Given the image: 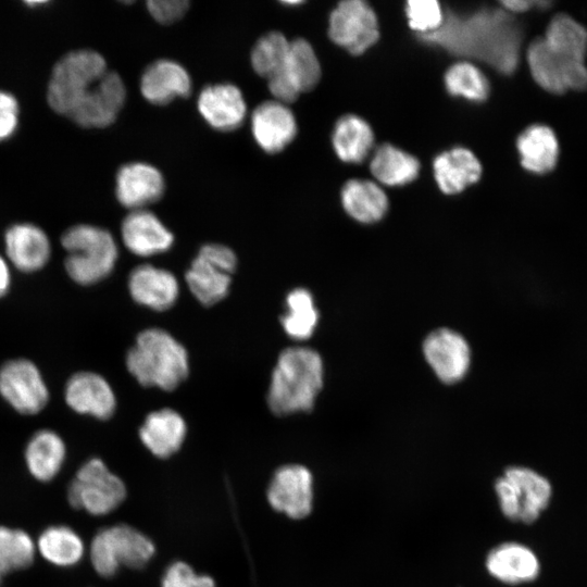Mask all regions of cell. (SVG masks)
Masks as SVG:
<instances>
[{
    "label": "cell",
    "mask_w": 587,
    "mask_h": 587,
    "mask_svg": "<svg viewBox=\"0 0 587 587\" xmlns=\"http://www.w3.org/2000/svg\"><path fill=\"white\" fill-rule=\"evenodd\" d=\"M422 350L426 362L442 383L460 382L470 369V346L461 334L450 328H438L428 334Z\"/></svg>",
    "instance_id": "5bb4252c"
},
{
    "label": "cell",
    "mask_w": 587,
    "mask_h": 587,
    "mask_svg": "<svg viewBox=\"0 0 587 587\" xmlns=\"http://www.w3.org/2000/svg\"><path fill=\"white\" fill-rule=\"evenodd\" d=\"M154 554L155 545L150 537L122 523L98 530L88 549L92 569L104 578L115 575L122 566L141 570Z\"/></svg>",
    "instance_id": "5b68a950"
},
{
    "label": "cell",
    "mask_w": 587,
    "mask_h": 587,
    "mask_svg": "<svg viewBox=\"0 0 587 587\" xmlns=\"http://www.w3.org/2000/svg\"><path fill=\"white\" fill-rule=\"evenodd\" d=\"M486 566L494 577L507 584L530 582L539 573L535 553L516 542H505L494 548L487 557Z\"/></svg>",
    "instance_id": "cb8c5ba5"
},
{
    "label": "cell",
    "mask_w": 587,
    "mask_h": 587,
    "mask_svg": "<svg viewBox=\"0 0 587 587\" xmlns=\"http://www.w3.org/2000/svg\"><path fill=\"white\" fill-rule=\"evenodd\" d=\"M121 235L125 247L138 257H151L167 251L173 234L152 212L130 211L122 222Z\"/></svg>",
    "instance_id": "44dd1931"
},
{
    "label": "cell",
    "mask_w": 587,
    "mask_h": 587,
    "mask_svg": "<svg viewBox=\"0 0 587 587\" xmlns=\"http://www.w3.org/2000/svg\"><path fill=\"white\" fill-rule=\"evenodd\" d=\"M373 132L369 124L355 115H345L335 126L333 146L345 162H362L373 146Z\"/></svg>",
    "instance_id": "f546056e"
},
{
    "label": "cell",
    "mask_w": 587,
    "mask_h": 587,
    "mask_svg": "<svg viewBox=\"0 0 587 587\" xmlns=\"http://www.w3.org/2000/svg\"><path fill=\"white\" fill-rule=\"evenodd\" d=\"M405 13L410 27L423 36L437 32L444 24L441 8L434 0L408 1Z\"/></svg>",
    "instance_id": "74e56055"
},
{
    "label": "cell",
    "mask_w": 587,
    "mask_h": 587,
    "mask_svg": "<svg viewBox=\"0 0 587 587\" xmlns=\"http://www.w3.org/2000/svg\"><path fill=\"white\" fill-rule=\"evenodd\" d=\"M1 576H2V575L0 574V584H1Z\"/></svg>",
    "instance_id": "ee69618b"
},
{
    "label": "cell",
    "mask_w": 587,
    "mask_h": 587,
    "mask_svg": "<svg viewBox=\"0 0 587 587\" xmlns=\"http://www.w3.org/2000/svg\"><path fill=\"white\" fill-rule=\"evenodd\" d=\"M0 395L18 413L40 412L49 400V391L36 364L13 359L0 367Z\"/></svg>",
    "instance_id": "8fae6325"
},
{
    "label": "cell",
    "mask_w": 587,
    "mask_h": 587,
    "mask_svg": "<svg viewBox=\"0 0 587 587\" xmlns=\"http://www.w3.org/2000/svg\"><path fill=\"white\" fill-rule=\"evenodd\" d=\"M140 90L150 103L165 105L176 98L187 97L191 90V79L179 63L158 60L142 73Z\"/></svg>",
    "instance_id": "603a6c76"
},
{
    "label": "cell",
    "mask_w": 587,
    "mask_h": 587,
    "mask_svg": "<svg viewBox=\"0 0 587 587\" xmlns=\"http://www.w3.org/2000/svg\"><path fill=\"white\" fill-rule=\"evenodd\" d=\"M165 188L161 172L142 162H132L120 167L115 177V196L129 209L142 210L158 201Z\"/></svg>",
    "instance_id": "9a60e30c"
},
{
    "label": "cell",
    "mask_w": 587,
    "mask_h": 587,
    "mask_svg": "<svg viewBox=\"0 0 587 587\" xmlns=\"http://www.w3.org/2000/svg\"><path fill=\"white\" fill-rule=\"evenodd\" d=\"M37 552L36 541L24 529L0 525V574L29 566Z\"/></svg>",
    "instance_id": "e575fe53"
},
{
    "label": "cell",
    "mask_w": 587,
    "mask_h": 587,
    "mask_svg": "<svg viewBox=\"0 0 587 587\" xmlns=\"http://www.w3.org/2000/svg\"><path fill=\"white\" fill-rule=\"evenodd\" d=\"M187 424L175 410L163 408L149 413L139 428V439L155 458L167 459L183 446Z\"/></svg>",
    "instance_id": "7402d4cb"
},
{
    "label": "cell",
    "mask_w": 587,
    "mask_h": 587,
    "mask_svg": "<svg viewBox=\"0 0 587 587\" xmlns=\"http://www.w3.org/2000/svg\"><path fill=\"white\" fill-rule=\"evenodd\" d=\"M65 402L79 414L99 420L110 419L116 408V398L104 377L93 372H78L70 377L64 391Z\"/></svg>",
    "instance_id": "2e32d148"
},
{
    "label": "cell",
    "mask_w": 587,
    "mask_h": 587,
    "mask_svg": "<svg viewBox=\"0 0 587 587\" xmlns=\"http://www.w3.org/2000/svg\"><path fill=\"white\" fill-rule=\"evenodd\" d=\"M282 72L299 93L313 89L321 78L319 59L304 39L290 41L288 57Z\"/></svg>",
    "instance_id": "836d02e7"
},
{
    "label": "cell",
    "mask_w": 587,
    "mask_h": 587,
    "mask_svg": "<svg viewBox=\"0 0 587 587\" xmlns=\"http://www.w3.org/2000/svg\"><path fill=\"white\" fill-rule=\"evenodd\" d=\"M330 39L352 54H361L379 37L373 9L361 0L340 2L329 17Z\"/></svg>",
    "instance_id": "7c38bea8"
},
{
    "label": "cell",
    "mask_w": 587,
    "mask_h": 587,
    "mask_svg": "<svg viewBox=\"0 0 587 587\" xmlns=\"http://www.w3.org/2000/svg\"><path fill=\"white\" fill-rule=\"evenodd\" d=\"M526 60L535 82L546 91L562 95L569 90L587 88L585 62L570 60L553 51L541 38L528 47Z\"/></svg>",
    "instance_id": "9c48e42d"
},
{
    "label": "cell",
    "mask_w": 587,
    "mask_h": 587,
    "mask_svg": "<svg viewBox=\"0 0 587 587\" xmlns=\"http://www.w3.org/2000/svg\"><path fill=\"white\" fill-rule=\"evenodd\" d=\"M161 587H216L209 574H199L185 561H175L166 569L161 579Z\"/></svg>",
    "instance_id": "f35d334b"
},
{
    "label": "cell",
    "mask_w": 587,
    "mask_h": 587,
    "mask_svg": "<svg viewBox=\"0 0 587 587\" xmlns=\"http://www.w3.org/2000/svg\"><path fill=\"white\" fill-rule=\"evenodd\" d=\"M126 497L124 480L99 458L88 459L80 465L66 492L71 507L93 516L112 513Z\"/></svg>",
    "instance_id": "8992f818"
},
{
    "label": "cell",
    "mask_w": 587,
    "mask_h": 587,
    "mask_svg": "<svg viewBox=\"0 0 587 587\" xmlns=\"http://www.w3.org/2000/svg\"><path fill=\"white\" fill-rule=\"evenodd\" d=\"M435 177L445 193H457L476 183L482 174L477 158L467 149L454 148L434 161Z\"/></svg>",
    "instance_id": "4316f807"
},
{
    "label": "cell",
    "mask_w": 587,
    "mask_h": 587,
    "mask_svg": "<svg viewBox=\"0 0 587 587\" xmlns=\"http://www.w3.org/2000/svg\"><path fill=\"white\" fill-rule=\"evenodd\" d=\"M419 161L411 154L391 146L383 145L371 161L373 175L383 184L400 186L416 178Z\"/></svg>",
    "instance_id": "1f68e13d"
},
{
    "label": "cell",
    "mask_w": 587,
    "mask_h": 587,
    "mask_svg": "<svg viewBox=\"0 0 587 587\" xmlns=\"http://www.w3.org/2000/svg\"><path fill=\"white\" fill-rule=\"evenodd\" d=\"M126 99L121 76L108 71L82 98L70 120L84 128H103L113 124Z\"/></svg>",
    "instance_id": "4fadbf2b"
},
{
    "label": "cell",
    "mask_w": 587,
    "mask_h": 587,
    "mask_svg": "<svg viewBox=\"0 0 587 587\" xmlns=\"http://www.w3.org/2000/svg\"><path fill=\"white\" fill-rule=\"evenodd\" d=\"M545 42L557 53L578 62L587 54V29L574 17L560 13L549 22Z\"/></svg>",
    "instance_id": "4dcf8cb0"
},
{
    "label": "cell",
    "mask_w": 587,
    "mask_h": 587,
    "mask_svg": "<svg viewBox=\"0 0 587 587\" xmlns=\"http://www.w3.org/2000/svg\"><path fill=\"white\" fill-rule=\"evenodd\" d=\"M126 367L140 385L168 391L188 376V353L168 332L148 328L129 348Z\"/></svg>",
    "instance_id": "7a4b0ae2"
},
{
    "label": "cell",
    "mask_w": 587,
    "mask_h": 587,
    "mask_svg": "<svg viewBox=\"0 0 587 587\" xmlns=\"http://www.w3.org/2000/svg\"><path fill=\"white\" fill-rule=\"evenodd\" d=\"M127 286L135 302L153 311L170 309L179 295V284L175 275L151 264L133 268Z\"/></svg>",
    "instance_id": "d6986e66"
},
{
    "label": "cell",
    "mask_w": 587,
    "mask_h": 587,
    "mask_svg": "<svg viewBox=\"0 0 587 587\" xmlns=\"http://www.w3.org/2000/svg\"><path fill=\"white\" fill-rule=\"evenodd\" d=\"M11 283V274L5 260L0 255V298L7 295Z\"/></svg>",
    "instance_id": "7bdbcfd3"
},
{
    "label": "cell",
    "mask_w": 587,
    "mask_h": 587,
    "mask_svg": "<svg viewBox=\"0 0 587 587\" xmlns=\"http://www.w3.org/2000/svg\"><path fill=\"white\" fill-rule=\"evenodd\" d=\"M198 110L214 129L230 132L245 120L247 105L240 89L228 83L209 85L198 97Z\"/></svg>",
    "instance_id": "e0dca14e"
},
{
    "label": "cell",
    "mask_w": 587,
    "mask_h": 587,
    "mask_svg": "<svg viewBox=\"0 0 587 587\" xmlns=\"http://www.w3.org/2000/svg\"><path fill=\"white\" fill-rule=\"evenodd\" d=\"M516 148L522 166L532 173H549L558 163L559 141L549 126L535 124L527 127L519 136Z\"/></svg>",
    "instance_id": "484cf974"
},
{
    "label": "cell",
    "mask_w": 587,
    "mask_h": 587,
    "mask_svg": "<svg viewBox=\"0 0 587 587\" xmlns=\"http://www.w3.org/2000/svg\"><path fill=\"white\" fill-rule=\"evenodd\" d=\"M107 72V62L98 51L78 49L65 53L49 77V107L68 118L82 98Z\"/></svg>",
    "instance_id": "277c9868"
},
{
    "label": "cell",
    "mask_w": 587,
    "mask_h": 587,
    "mask_svg": "<svg viewBox=\"0 0 587 587\" xmlns=\"http://www.w3.org/2000/svg\"><path fill=\"white\" fill-rule=\"evenodd\" d=\"M537 1H526V0H510L502 1L501 4L503 8L513 13H521L529 10L532 5H537Z\"/></svg>",
    "instance_id": "b9f144b4"
},
{
    "label": "cell",
    "mask_w": 587,
    "mask_h": 587,
    "mask_svg": "<svg viewBox=\"0 0 587 587\" xmlns=\"http://www.w3.org/2000/svg\"><path fill=\"white\" fill-rule=\"evenodd\" d=\"M495 490L502 513L511 521L528 524L538 519L551 497L550 483L523 466L508 467L496 480Z\"/></svg>",
    "instance_id": "52a82bcc"
},
{
    "label": "cell",
    "mask_w": 587,
    "mask_h": 587,
    "mask_svg": "<svg viewBox=\"0 0 587 587\" xmlns=\"http://www.w3.org/2000/svg\"><path fill=\"white\" fill-rule=\"evenodd\" d=\"M324 366L319 352L309 347L284 349L272 372L267 404L277 416L313 409L323 387Z\"/></svg>",
    "instance_id": "6da1fadb"
},
{
    "label": "cell",
    "mask_w": 587,
    "mask_h": 587,
    "mask_svg": "<svg viewBox=\"0 0 587 587\" xmlns=\"http://www.w3.org/2000/svg\"><path fill=\"white\" fill-rule=\"evenodd\" d=\"M189 2L185 0H151L147 8L155 21L161 24H172L182 18L187 12Z\"/></svg>",
    "instance_id": "60d3db41"
},
{
    "label": "cell",
    "mask_w": 587,
    "mask_h": 587,
    "mask_svg": "<svg viewBox=\"0 0 587 587\" xmlns=\"http://www.w3.org/2000/svg\"><path fill=\"white\" fill-rule=\"evenodd\" d=\"M251 130L259 147L267 153L285 149L296 137L297 122L291 110L279 101L260 103L251 116Z\"/></svg>",
    "instance_id": "ac0fdd59"
},
{
    "label": "cell",
    "mask_w": 587,
    "mask_h": 587,
    "mask_svg": "<svg viewBox=\"0 0 587 587\" xmlns=\"http://www.w3.org/2000/svg\"><path fill=\"white\" fill-rule=\"evenodd\" d=\"M36 548L42 559L58 567L78 564L86 552L82 537L65 525L45 528L36 539Z\"/></svg>",
    "instance_id": "83f0119b"
},
{
    "label": "cell",
    "mask_w": 587,
    "mask_h": 587,
    "mask_svg": "<svg viewBox=\"0 0 587 587\" xmlns=\"http://www.w3.org/2000/svg\"><path fill=\"white\" fill-rule=\"evenodd\" d=\"M65 455L66 448L63 439L51 429L36 432L24 451L27 471L40 483H48L60 473Z\"/></svg>",
    "instance_id": "d4e9b609"
},
{
    "label": "cell",
    "mask_w": 587,
    "mask_h": 587,
    "mask_svg": "<svg viewBox=\"0 0 587 587\" xmlns=\"http://www.w3.org/2000/svg\"><path fill=\"white\" fill-rule=\"evenodd\" d=\"M4 248L10 262L24 273L42 268L51 254V245L46 232L27 222L8 227L4 233Z\"/></svg>",
    "instance_id": "ffe728a7"
},
{
    "label": "cell",
    "mask_w": 587,
    "mask_h": 587,
    "mask_svg": "<svg viewBox=\"0 0 587 587\" xmlns=\"http://www.w3.org/2000/svg\"><path fill=\"white\" fill-rule=\"evenodd\" d=\"M319 322L312 294L305 288H295L286 297V311L280 317L285 333L296 340L310 338Z\"/></svg>",
    "instance_id": "d6a6232c"
},
{
    "label": "cell",
    "mask_w": 587,
    "mask_h": 587,
    "mask_svg": "<svg viewBox=\"0 0 587 587\" xmlns=\"http://www.w3.org/2000/svg\"><path fill=\"white\" fill-rule=\"evenodd\" d=\"M290 41L278 33L271 32L262 36L251 51V65L254 72L266 79L285 66Z\"/></svg>",
    "instance_id": "d590c367"
},
{
    "label": "cell",
    "mask_w": 587,
    "mask_h": 587,
    "mask_svg": "<svg viewBox=\"0 0 587 587\" xmlns=\"http://www.w3.org/2000/svg\"><path fill=\"white\" fill-rule=\"evenodd\" d=\"M235 252L222 243L202 246L186 271L185 282L193 297L210 307L223 300L236 270Z\"/></svg>",
    "instance_id": "ba28073f"
},
{
    "label": "cell",
    "mask_w": 587,
    "mask_h": 587,
    "mask_svg": "<svg viewBox=\"0 0 587 587\" xmlns=\"http://www.w3.org/2000/svg\"><path fill=\"white\" fill-rule=\"evenodd\" d=\"M68 276L83 286L93 285L114 270L118 249L111 233L90 224L68 227L61 237Z\"/></svg>",
    "instance_id": "3957f363"
},
{
    "label": "cell",
    "mask_w": 587,
    "mask_h": 587,
    "mask_svg": "<svg viewBox=\"0 0 587 587\" xmlns=\"http://www.w3.org/2000/svg\"><path fill=\"white\" fill-rule=\"evenodd\" d=\"M447 90L471 101H483L488 97L489 84L485 75L473 64L460 62L445 75Z\"/></svg>",
    "instance_id": "8d00e7d4"
},
{
    "label": "cell",
    "mask_w": 587,
    "mask_h": 587,
    "mask_svg": "<svg viewBox=\"0 0 587 587\" xmlns=\"http://www.w3.org/2000/svg\"><path fill=\"white\" fill-rule=\"evenodd\" d=\"M346 212L361 223H374L386 213L388 200L385 192L370 180L353 179L341 191Z\"/></svg>",
    "instance_id": "f1b7e54d"
},
{
    "label": "cell",
    "mask_w": 587,
    "mask_h": 587,
    "mask_svg": "<svg viewBox=\"0 0 587 587\" xmlns=\"http://www.w3.org/2000/svg\"><path fill=\"white\" fill-rule=\"evenodd\" d=\"M20 103L16 97L0 89V141L11 138L18 127Z\"/></svg>",
    "instance_id": "ab89813d"
},
{
    "label": "cell",
    "mask_w": 587,
    "mask_h": 587,
    "mask_svg": "<svg viewBox=\"0 0 587 587\" xmlns=\"http://www.w3.org/2000/svg\"><path fill=\"white\" fill-rule=\"evenodd\" d=\"M265 497L270 507L291 520L307 517L313 507V476L302 464H285L273 473Z\"/></svg>",
    "instance_id": "30bf717a"
}]
</instances>
